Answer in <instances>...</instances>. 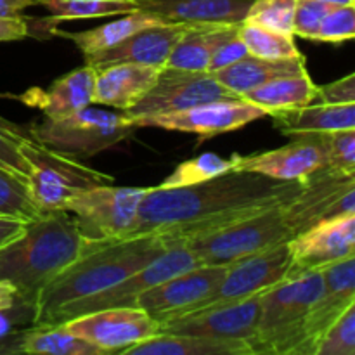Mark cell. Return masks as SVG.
Returning a JSON list of instances; mask_svg holds the SVG:
<instances>
[{
	"instance_id": "cell-10",
	"label": "cell",
	"mask_w": 355,
	"mask_h": 355,
	"mask_svg": "<svg viewBox=\"0 0 355 355\" xmlns=\"http://www.w3.org/2000/svg\"><path fill=\"white\" fill-rule=\"evenodd\" d=\"M290 241L227 263V270H225L218 286L205 300L194 305L189 312H200L207 311V309L220 307V305L234 304V302L262 293V291L290 279ZM189 312H186V314H189Z\"/></svg>"
},
{
	"instance_id": "cell-21",
	"label": "cell",
	"mask_w": 355,
	"mask_h": 355,
	"mask_svg": "<svg viewBox=\"0 0 355 355\" xmlns=\"http://www.w3.org/2000/svg\"><path fill=\"white\" fill-rule=\"evenodd\" d=\"M162 66L118 62L97 69L94 106H110L118 111L134 107L158 80Z\"/></svg>"
},
{
	"instance_id": "cell-48",
	"label": "cell",
	"mask_w": 355,
	"mask_h": 355,
	"mask_svg": "<svg viewBox=\"0 0 355 355\" xmlns=\"http://www.w3.org/2000/svg\"><path fill=\"white\" fill-rule=\"evenodd\" d=\"M17 302H23L19 298V295H17V291L14 290L10 284L0 281V311L10 309L12 305H16Z\"/></svg>"
},
{
	"instance_id": "cell-20",
	"label": "cell",
	"mask_w": 355,
	"mask_h": 355,
	"mask_svg": "<svg viewBox=\"0 0 355 355\" xmlns=\"http://www.w3.org/2000/svg\"><path fill=\"white\" fill-rule=\"evenodd\" d=\"M187 28L189 24L186 23H163L144 28L106 51L83 55V64L92 66L96 71L104 66L118 64V62H134V64L163 68L172 49L186 33Z\"/></svg>"
},
{
	"instance_id": "cell-36",
	"label": "cell",
	"mask_w": 355,
	"mask_h": 355,
	"mask_svg": "<svg viewBox=\"0 0 355 355\" xmlns=\"http://www.w3.org/2000/svg\"><path fill=\"white\" fill-rule=\"evenodd\" d=\"M28 137H30L28 127H21L0 116V168L9 170L23 177L24 180H28L30 165L24 159L21 146Z\"/></svg>"
},
{
	"instance_id": "cell-8",
	"label": "cell",
	"mask_w": 355,
	"mask_h": 355,
	"mask_svg": "<svg viewBox=\"0 0 355 355\" xmlns=\"http://www.w3.org/2000/svg\"><path fill=\"white\" fill-rule=\"evenodd\" d=\"M148 187H114L111 184L90 187L66 201L80 234L89 241H113L130 238L137 220L139 205Z\"/></svg>"
},
{
	"instance_id": "cell-1",
	"label": "cell",
	"mask_w": 355,
	"mask_h": 355,
	"mask_svg": "<svg viewBox=\"0 0 355 355\" xmlns=\"http://www.w3.org/2000/svg\"><path fill=\"white\" fill-rule=\"evenodd\" d=\"M302 187L304 180L284 182L243 170H229L194 186L148 187L132 236L158 232L182 243L293 200Z\"/></svg>"
},
{
	"instance_id": "cell-28",
	"label": "cell",
	"mask_w": 355,
	"mask_h": 355,
	"mask_svg": "<svg viewBox=\"0 0 355 355\" xmlns=\"http://www.w3.org/2000/svg\"><path fill=\"white\" fill-rule=\"evenodd\" d=\"M163 23H166V21L155 16V14L144 12V10H134V12L121 14L118 19L103 24V26L92 28V30L62 31L58 30V26H55L52 30V37L68 38V40H71L76 45V49L83 55H89L101 51H106V49L120 44L121 40H125L130 35L137 33V31L144 30V28L156 26V24Z\"/></svg>"
},
{
	"instance_id": "cell-38",
	"label": "cell",
	"mask_w": 355,
	"mask_h": 355,
	"mask_svg": "<svg viewBox=\"0 0 355 355\" xmlns=\"http://www.w3.org/2000/svg\"><path fill=\"white\" fill-rule=\"evenodd\" d=\"M326 151V168L355 175V130L322 134Z\"/></svg>"
},
{
	"instance_id": "cell-17",
	"label": "cell",
	"mask_w": 355,
	"mask_h": 355,
	"mask_svg": "<svg viewBox=\"0 0 355 355\" xmlns=\"http://www.w3.org/2000/svg\"><path fill=\"white\" fill-rule=\"evenodd\" d=\"M266 291L245 298V300L234 302V304L173 318L159 324V331L215 340H241V342L250 343L255 333L257 322H259L260 304Z\"/></svg>"
},
{
	"instance_id": "cell-45",
	"label": "cell",
	"mask_w": 355,
	"mask_h": 355,
	"mask_svg": "<svg viewBox=\"0 0 355 355\" xmlns=\"http://www.w3.org/2000/svg\"><path fill=\"white\" fill-rule=\"evenodd\" d=\"M28 329H30V326L0 335V355H23V345Z\"/></svg>"
},
{
	"instance_id": "cell-13",
	"label": "cell",
	"mask_w": 355,
	"mask_h": 355,
	"mask_svg": "<svg viewBox=\"0 0 355 355\" xmlns=\"http://www.w3.org/2000/svg\"><path fill=\"white\" fill-rule=\"evenodd\" d=\"M234 94L220 85L210 71H189L179 68H162L153 89L128 111L130 120L149 114L173 113L198 104L218 99H234Z\"/></svg>"
},
{
	"instance_id": "cell-9",
	"label": "cell",
	"mask_w": 355,
	"mask_h": 355,
	"mask_svg": "<svg viewBox=\"0 0 355 355\" xmlns=\"http://www.w3.org/2000/svg\"><path fill=\"white\" fill-rule=\"evenodd\" d=\"M196 266H201V263L198 262L193 252L184 243H177L172 248L166 250L165 253H162L158 259H155L148 266L142 267L141 270L130 274L125 279L118 281L113 286L106 288V290L99 291L96 295H90V297L83 298V300L73 302V304L59 309L52 315L51 321H49V324L45 328L61 326L66 321H69V319H75L83 314H90V312L103 311V309L135 307L137 298L146 290L170 279V277L177 276V274L184 272V270L193 269Z\"/></svg>"
},
{
	"instance_id": "cell-18",
	"label": "cell",
	"mask_w": 355,
	"mask_h": 355,
	"mask_svg": "<svg viewBox=\"0 0 355 355\" xmlns=\"http://www.w3.org/2000/svg\"><path fill=\"white\" fill-rule=\"evenodd\" d=\"M291 277L355 257V215L319 222L290 241Z\"/></svg>"
},
{
	"instance_id": "cell-33",
	"label": "cell",
	"mask_w": 355,
	"mask_h": 355,
	"mask_svg": "<svg viewBox=\"0 0 355 355\" xmlns=\"http://www.w3.org/2000/svg\"><path fill=\"white\" fill-rule=\"evenodd\" d=\"M42 214L45 211L35 205L26 180L9 170L0 168V217L31 222Z\"/></svg>"
},
{
	"instance_id": "cell-22",
	"label": "cell",
	"mask_w": 355,
	"mask_h": 355,
	"mask_svg": "<svg viewBox=\"0 0 355 355\" xmlns=\"http://www.w3.org/2000/svg\"><path fill=\"white\" fill-rule=\"evenodd\" d=\"M96 76L97 71L92 66L83 64L55 78L49 89H30L21 96V101L38 107L44 116H64L92 104Z\"/></svg>"
},
{
	"instance_id": "cell-26",
	"label": "cell",
	"mask_w": 355,
	"mask_h": 355,
	"mask_svg": "<svg viewBox=\"0 0 355 355\" xmlns=\"http://www.w3.org/2000/svg\"><path fill=\"white\" fill-rule=\"evenodd\" d=\"M239 23H198L189 24L170 52L163 68H179L189 71H208L211 52L238 33Z\"/></svg>"
},
{
	"instance_id": "cell-49",
	"label": "cell",
	"mask_w": 355,
	"mask_h": 355,
	"mask_svg": "<svg viewBox=\"0 0 355 355\" xmlns=\"http://www.w3.org/2000/svg\"><path fill=\"white\" fill-rule=\"evenodd\" d=\"M315 2L329 3V6H354L355 0H315Z\"/></svg>"
},
{
	"instance_id": "cell-27",
	"label": "cell",
	"mask_w": 355,
	"mask_h": 355,
	"mask_svg": "<svg viewBox=\"0 0 355 355\" xmlns=\"http://www.w3.org/2000/svg\"><path fill=\"white\" fill-rule=\"evenodd\" d=\"M125 355H253L241 340H215L194 335L163 333L123 350Z\"/></svg>"
},
{
	"instance_id": "cell-19",
	"label": "cell",
	"mask_w": 355,
	"mask_h": 355,
	"mask_svg": "<svg viewBox=\"0 0 355 355\" xmlns=\"http://www.w3.org/2000/svg\"><path fill=\"white\" fill-rule=\"evenodd\" d=\"M234 168L253 172L274 180H304L315 170L326 166L322 134L297 135L286 146L253 155H232Z\"/></svg>"
},
{
	"instance_id": "cell-4",
	"label": "cell",
	"mask_w": 355,
	"mask_h": 355,
	"mask_svg": "<svg viewBox=\"0 0 355 355\" xmlns=\"http://www.w3.org/2000/svg\"><path fill=\"white\" fill-rule=\"evenodd\" d=\"M322 270L283 281L263 293L260 315L250 349L253 355H295L304 322L321 293Z\"/></svg>"
},
{
	"instance_id": "cell-30",
	"label": "cell",
	"mask_w": 355,
	"mask_h": 355,
	"mask_svg": "<svg viewBox=\"0 0 355 355\" xmlns=\"http://www.w3.org/2000/svg\"><path fill=\"white\" fill-rule=\"evenodd\" d=\"M37 6L51 12L45 19L54 26L61 21L121 16L137 10L135 0H37Z\"/></svg>"
},
{
	"instance_id": "cell-14",
	"label": "cell",
	"mask_w": 355,
	"mask_h": 355,
	"mask_svg": "<svg viewBox=\"0 0 355 355\" xmlns=\"http://www.w3.org/2000/svg\"><path fill=\"white\" fill-rule=\"evenodd\" d=\"M62 326L106 355L123 354L128 347L159 333V322L139 307L103 309L69 319Z\"/></svg>"
},
{
	"instance_id": "cell-43",
	"label": "cell",
	"mask_w": 355,
	"mask_h": 355,
	"mask_svg": "<svg viewBox=\"0 0 355 355\" xmlns=\"http://www.w3.org/2000/svg\"><path fill=\"white\" fill-rule=\"evenodd\" d=\"M33 30V17L16 14V16H6L0 14V42H17L30 37Z\"/></svg>"
},
{
	"instance_id": "cell-2",
	"label": "cell",
	"mask_w": 355,
	"mask_h": 355,
	"mask_svg": "<svg viewBox=\"0 0 355 355\" xmlns=\"http://www.w3.org/2000/svg\"><path fill=\"white\" fill-rule=\"evenodd\" d=\"M173 245L177 243L158 232L113 241H92L38 295L33 326L45 328L59 309L113 286L158 259Z\"/></svg>"
},
{
	"instance_id": "cell-15",
	"label": "cell",
	"mask_w": 355,
	"mask_h": 355,
	"mask_svg": "<svg viewBox=\"0 0 355 355\" xmlns=\"http://www.w3.org/2000/svg\"><path fill=\"white\" fill-rule=\"evenodd\" d=\"M227 266H196L146 290L135 307L163 324L186 314L208 297L224 277Z\"/></svg>"
},
{
	"instance_id": "cell-7",
	"label": "cell",
	"mask_w": 355,
	"mask_h": 355,
	"mask_svg": "<svg viewBox=\"0 0 355 355\" xmlns=\"http://www.w3.org/2000/svg\"><path fill=\"white\" fill-rule=\"evenodd\" d=\"M21 151L30 165L28 189L42 211L62 210L66 201L82 191L113 184L114 180L107 173L87 166L80 159L52 151L31 135L24 139Z\"/></svg>"
},
{
	"instance_id": "cell-29",
	"label": "cell",
	"mask_w": 355,
	"mask_h": 355,
	"mask_svg": "<svg viewBox=\"0 0 355 355\" xmlns=\"http://www.w3.org/2000/svg\"><path fill=\"white\" fill-rule=\"evenodd\" d=\"M315 94H318V85L305 69L295 75L276 76L263 85L243 94L241 99L266 110L269 116V113H274V111L309 106L315 101Z\"/></svg>"
},
{
	"instance_id": "cell-16",
	"label": "cell",
	"mask_w": 355,
	"mask_h": 355,
	"mask_svg": "<svg viewBox=\"0 0 355 355\" xmlns=\"http://www.w3.org/2000/svg\"><path fill=\"white\" fill-rule=\"evenodd\" d=\"M352 304H355V257H349L322 269L321 293L305 318L302 342L295 355L318 354L322 336Z\"/></svg>"
},
{
	"instance_id": "cell-23",
	"label": "cell",
	"mask_w": 355,
	"mask_h": 355,
	"mask_svg": "<svg viewBox=\"0 0 355 355\" xmlns=\"http://www.w3.org/2000/svg\"><path fill=\"white\" fill-rule=\"evenodd\" d=\"M137 10L166 23H241L253 0H135Z\"/></svg>"
},
{
	"instance_id": "cell-44",
	"label": "cell",
	"mask_w": 355,
	"mask_h": 355,
	"mask_svg": "<svg viewBox=\"0 0 355 355\" xmlns=\"http://www.w3.org/2000/svg\"><path fill=\"white\" fill-rule=\"evenodd\" d=\"M33 318L35 305L24 304V302H17L10 309L0 311V335L23 328V326H33Z\"/></svg>"
},
{
	"instance_id": "cell-41",
	"label": "cell",
	"mask_w": 355,
	"mask_h": 355,
	"mask_svg": "<svg viewBox=\"0 0 355 355\" xmlns=\"http://www.w3.org/2000/svg\"><path fill=\"white\" fill-rule=\"evenodd\" d=\"M314 103L321 104H355V75L349 73L343 78L326 85H318Z\"/></svg>"
},
{
	"instance_id": "cell-34",
	"label": "cell",
	"mask_w": 355,
	"mask_h": 355,
	"mask_svg": "<svg viewBox=\"0 0 355 355\" xmlns=\"http://www.w3.org/2000/svg\"><path fill=\"white\" fill-rule=\"evenodd\" d=\"M234 168V158H222L215 153L203 155L182 162L175 166L172 173L159 184L158 187H184L205 182L208 179L220 175Z\"/></svg>"
},
{
	"instance_id": "cell-39",
	"label": "cell",
	"mask_w": 355,
	"mask_h": 355,
	"mask_svg": "<svg viewBox=\"0 0 355 355\" xmlns=\"http://www.w3.org/2000/svg\"><path fill=\"white\" fill-rule=\"evenodd\" d=\"M355 37V7L335 6L322 19L315 42L343 44Z\"/></svg>"
},
{
	"instance_id": "cell-31",
	"label": "cell",
	"mask_w": 355,
	"mask_h": 355,
	"mask_svg": "<svg viewBox=\"0 0 355 355\" xmlns=\"http://www.w3.org/2000/svg\"><path fill=\"white\" fill-rule=\"evenodd\" d=\"M24 355H106L64 326L35 328L30 326L23 345Z\"/></svg>"
},
{
	"instance_id": "cell-32",
	"label": "cell",
	"mask_w": 355,
	"mask_h": 355,
	"mask_svg": "<svg viewBox=\"0 0 355 355\" xmlns=\"http://www.w3.org/2000/svg\"><path fill=\"white\" fill-rule=\"evenodd\" d=\"M238 35L245 42L250 54L257 55V58L288 59L302 55L300 49L295 44V35L269 30V28L248 23V21L239 23Z\"/></svg>"
},
{
	"instance_id": "cell-6",
	"label": "cell",
	"mask_w": 355,
	"mask_h": 355,
	"mask_svg": "<svg viewBox=\"0 0 355 355\" xmlns=\"http://www.w3.org/2000/svg\"><path fill=\"white\" fill-rule=\"evenodd\" d=\"M291 201V200H290ZM290 201L272 205L231 225L182 241L201 266H227L295 238L284 218Z\"/></svg>"
},
{
	"instance_id": "cell-5",
	"label": "cell",
	"mask_w": 355,
	"mask_h": 355,
	"mask_svg": "<svg viewBox=\"0 0 355 355\" xmlns=\"http://www.w3.org/2000/svg\"><path fill=\"white\" fill-rule=\"evenodd\" d=\"M139 128L123 111L90 106L28 125L31 137L49 149L75 159H87L134 137Z\"/></svg>"
},
{
	"instance_id": "cell-35",
	"label": "cell",
	"mask_w": 355,
	"mask_h": 355,
	"mask_svg": "<svg viewBox=\"0 0 355 355\" xmlns=\"http://www.w3.org/2000/svg\"><path fill=\"white\" fill-rule=\"evenodd\" d=\"M295 7L297 0H253L243 21L293 35Z\"/></svg>"
},
{
	"instance_id": "cell-42",
	"label": "cell",
	"mask_w": 355,
	"mask_h": 355,
	"mask_svg": "<svg viewBox=\"0 0 355 355\" xmlns=\"http://www.w3.org/2000/svg\"><path fill=\"white\" fill-rule=\"evenodd\" d=\"M248 49H246L245 42L241 40L238 33L232 35L231 38H227L225 42H222L214 52H211L210 64H208V71L214 73L218 69L225 68L229 64H234L236 61L243 59L245 55H248Z\"/></svg>"
},
{
	"instance_id": "cell-25",
	"label": "cell",
	"mask_w": 355,
	"mask_h": 355,
	"mask_svg": "<svg viewBox=\"0 0 355 355\" xmlns=\"http://www.w3.org/2000/svg\"><path fill=\"white\" fill-rule=\"evenodd\" d=\"M305 69H307V59L304 54L288 59H263L248 54L234 64L214 71V76L224 89L241 97L243 94L263 85L276 76L295 75Z\"/></svg>"
},
{
	"instance_id": "cell-46",
	"label": "cell",
	"mask_w": 355,
	"mask_h": 355,
	"mask_svg": "<svg viewBox=\"0 0 355 355\" xmlns=\"http://www.w3.org/2000/svg\"><path fill=\"white\" fill-rule=\"evenodd\" d=\"M24 224H26V222L0 217V246H3L6 243H9L10 239L16 238V236L24 229Z\"/></svg>"
},
{
	"instance_id": "cell-11",
	"label": "cell",
	"mask_w": 355,
	"mask_h": 355,
	"mask_svg": "<svg viewBox=\"0 0 355 355\" xmlns=\"http://www.w3.org/2000/svg\"><path fill=\"white\" fill-rule=\"evenodd\" d=\"M355 215V175L315 170L304 179L300 193L284 207V218L295 236L312 225Z\"/></svg>"
},
{
	"instance_id": "cell-3",
	"label": "cell",
	"mask_w": 355,
	"mask_h": 355,
	"mask_svg": "<svg viewBox=\"0 0 355 355\" xmlns=\"http://www.w3.org/2000/svg\"><path fill=\"white\" fill-rule=\"evenodd\" d=\"M90 245L71 214L45 211L0 246V281L10 284L24 304L35 305L42 290Z\"/></svg>"
},
{
	"instance_id": "cell-40",
	"label": "cell",
	"mask_w": 355,
	"mask_h": 355,
	"mask_svg": "<svg viewBox=\"0 0 355 355\" xmlns=\"http://www.w3.org/2000/svg\"><path fill=\"white\" fill-rule=\"evenodd\" d=\"M333 7L335 6L315 2V0H297L293 17L295 37L315 42L322 19H324V16L333 9Z\"/></svg>"
},
{
	"instance_id": "cell-24",
	"label": "cell",
	"mask_w": 355,
	"mask_h": 355,
	"mask_svg": "<svg viewBox=\"0 0 355 355\" xmlns=\"http://www.w3.org/2000/svg\"><path fill=\"white\" fill-rule=\"evenodd\" d=\"M276 130L288 137L355 130V104L312 103L297 110L269 113Z\"/></svg>"
},
{
	"instance_id": "cell-12",
	"label": "cell",
	"mask_w": 355,
	"mask_h": 355,
	"mask_svg": "<svg viewBox=\"0 0 355 355\" xmlns=\"http://www.w3.org/2000/svg\"><path fill=\"white\" fill-rule=\"evenodd\" d=\"M266 116V110L241 99V97H234V99L210 101V103L198 104V106L173 111V113L135 118L132 120V123L137 128L156 127L163 128V130L194 134L198 135V141L203 142L207 139L238 130V128Z\"/></svg>"
},
{
	"instance_id": "cell-37",
	"label": "cell",
	"mask_w": 355,
	"mask_h": 355,
	"mask_svg": "<svg viewBox=\"0 0 355 355\" xmlns=\"http://www.w3.org/2000/svg\"><path fill=\"white\" fill-rule=\"evenodd\" d=\"M315 355H355V304L333 322Z\"/></svg>"
},
{
	"instance_id": "cell-47",
	"label": "cell",
	"mask_w": 355,
	"mask_h": 355,
	"mask_svg": "<svg viewBox=\"0 0 355 355\" xmlns=\"http://www.w3.org/2000/svg\"><path fill=\"white\" fill-rule=\"evenodd\" d=\"M31 6H37V0H0V14L16 16L23 14L24 9Z\"/></svg>"
}]
</instances>
